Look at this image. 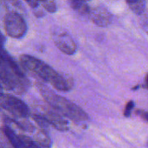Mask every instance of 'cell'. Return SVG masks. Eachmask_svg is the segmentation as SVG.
<instances>
[{"label": "cell", "mask_w": 148, "mask_h": 148, "mask_svg": "<svg viewBox=\"0 0 148 148\" xmlns=\"http://www.w3.org/2000/svg\"><path fill=\"white\" fill-rule=\"evenodd\" d=\"M21 66L38 76L44 81L50 83L53 88L61 92H68L72 88L73 82L71 78H67L64 75L57 72L50 65L36 58L33 56L24 54L19 57Z\"/></svg>", "instance_id": "obj_1"}, {"label": "cell", "mask_w": 148, "mask_h": 148, "mask_svg": "<svg viewBox=\"0 0 148 148\" xmlns=\"http://www.w3.org/2000/svg\"><path fill=\"white\" fill-rule=\"evenodd\" d=\"M0 85L6 90L24 93L29 85L25 73L15 60L0 45Z\"/></svg>", "instance_id": "obj_2"}, {"label": "cell", "mask_w": 148, "mask_h": 148, "mask_svg": "<svg viewBox=\"0 0 148 148\" xmlns=\"http://www.w3.org/2000/svg\"><path fill=\"white\" fill-rule=\"evenodd\" d=\"M37 86L45 101L60 115L76 122H82L89 119L87 113L75 103L56 94L43 84L38 83Z\"/></svg>", "instance_id": "obj_3"}, {"label": "cell", "mask_w": 148, "mask_h": 148, "mask_svg": "<svg viewBox=\"0 0 148 148\" xmlns=\"http://www.w3.org/2000/svg\"><path fill=\"white\" fill-rule=\"evenodd\" d=\"M0 108L8 112L14 119H27L30 115L27 105L23 100L10 94H3L0 97Z\"/></svg>", "instance_id": "obj_4"}, {"label": "cell", "mask_w": 148, "mask_h": 148, "mask_svg": "<svg viewBox=\"0 0 148 148\" xmlns=\"http://www.w3.org/2000/svg\"><path fill=\"white\" fill-rule=\"evenodd\" d=\"M4 27L8 36L13 38H23L28 30L24 18L16 12H8L4 19Z\"/></svg>", "instance_id": "obj_5"}, {"label": "cell", "mask_w": 148, "mask_h": 148, "mask_svg": "<svg viewBox=\"0 0 148 148\" xmlns=\"http://www.w3.org/2000/svg\"><path fill=\"white\" fill-rule=\"evenodd\" d=\"M40 112L42 113H40L39 115H41L47 121L49 125H52L57 130L61 131V132H65L69 129L68 121L64 119L62 117V115L58 113L53 109H51V108L49 109V108L43 106L40 109Z\"/></svg>", "instance_id": "obj_6"}, {"label": "cell", "mask_w": 148, "mask_h": 148, "mask_svg": "<svg viewBox=\"0 0 148 148\" xmlns=\"http://www.w3.org/2000/svg\"><path fill=\"white\" fill-rule=\"evenodd\" d=\"M55 45L64 54L72 55L77 51V45L67 32H58L53 36Z\"/></svg>", "instance_id": "obj_7"}, {"label": "cell", "mask_w": 148, "mask_h": 148, "mask_svg": "<svg viewBox=\"0 0 148 148\" xmlns=\"http://www.w3.org/2000/svg\"><path fill=\"white\" fill-rule=\"evenodd\" d=\"M87 15L93 24L100 27H106L112 21V13L104 6H97L92 9L90 8Z\"/></svg>", "instance_id": "obj_8"}, {"label": "cell", "mask_w": 148, "mask_h": 148, "mask_svg": "<svg viewBox=\"0 0 148 148\" xmlns=\"http://www.w3.org/2000/svg\"><path fill=\"white\" fill-rule=\"evenodd\" d=\"M34 142L40 147L51 148L52 145L51 138L47 130L40 128L34 135Z\"/></svg>", "instance_id": "obj_9"}, {"label": "cell", "mask_w": 148, "mask_h": 148, "mask_svg": "<svg viewBox=\"0 0 148 148\" xmlns=\"http://www.w3.org/2000/svg\"><path fill=\"white\" fill-rule=\"evenodd\" d=\"M3 132L12 148H24L20 136L16 134L13 129H12L8 125H5V127L3 128Z\"/></svg>", "instance_id": "obj_10"}, {"label": "cell", "mask_w": 148, "mask_h": 148, "mask_svg": "<svg viewBox=\"0 0 148 148\" xmlns=\"http://www.w3.org/2000/svg\"><path fill=\"white\" fill-rule=\"evenodd\" d=\"M129 8L137 15L144 13L145 9V0H125Z\"/></svg>", "instance_id": "obj_11"}, {"label": "cell", "mask_w": 148, "mask_h": 148, "mask_svg": "<svg viewBox=\"0 0 148 148\" xmlns=\"http://www.w3.org/2000/svg\"><path fill=\"white\" fill-rule=\"evenodd\" d=\"M68 2L73 10L77 11L80 14H88L90 11V7L85 0H68Z\"/></svg>", "instance_id": "obj_12"}, {"label": "cell", "mask_w": 148, "mask_h": 148, "mask_svg": "<svg viewBox=\"0 0 148 148\" xmlns=\"http://www.w3.org/2000/svg\"><path fill=\"white\" fill-rule=\"evenodd\" d=\"M20 136V138H21V141L23 143V145H24V148H41L40 146H38L32 138H31L30 137L26 136V135H24V134H21L19 135Z\"/></svg>", "instance_id": "obj_13"}, {"label": "cell", "mask_w": 148, "mask_h": 148, "mask_svg": "<svg viewBox=\"0 0 148 148\" xmlns=\"http://www.w3.org/2000/svg\"><path fill=\"white\" fill-rule=\"evenodd\" d=\"M32 118L35 120V122L39 125L40 128L45 129V130H48V127H49L50 125L47 123V121L41 115H39V114H34L32 116Z\"/></svg>", "instance_id": "obj_14"}, {"label": "cell", "mask_w": 148, "mask_h": 148, "mask_svg": "<svg viewBox=\"0 0 148 148\" xmlns=\"http://www.w3.org/2000/svg\"><path fill=\"white\" fill-rule=\"evenodd\" d=\"M42 5L45 11H47L48 12H51V13L55 12L57 10V5H56V3L54 0H45V2L42 3Z\"/></svg>", "instance_id": "obj_15"}, {"label": "cell", "mask_w": 148, "mask_h": 148, "mask_svg": "<svg viewBox=\"0 0 148 148\" xmlns=\"http://www.w3.org/2000/svg\"><path fill=\"white\" fill-rule=\"evenodd\" d=\"M139 21L143 30L148 34V11H145L144 13L140 15Z\"/></svg>", "instance_id": "obj_16"}, {"label": "cell", "mask_w": 148, "mask_h": 148, "mask_svg": "<svg viewBox=\"0 0 148 148\" xmlns=\"http://www.w3.org/2000/svg\"><path fill=\"white\" fill-rule=\"evenodd\" d=\"M133 106H134L133 101H129V102L127 103V105H126V106H125V112H124V115H125V117H129V116H130V114H131V110L133 108Z\"/></svg>", "instance_id": "obj_17"}, {"label": "cell", "mask_w": 148, "mask_h": 148, "mask_svg": "<svg viewBox=\"0 0 148 148\" xmlns=\"http://www.w3.org/2000/svg\"><path fill=\"white\" fill-rule=\"evenodd\" d=\"M25 1L32 8H37V7H38V2L37 1V0H25Z\"/></svg>", "instance_id": "obj_18"}, {"label": "cell", "mask_w": 148, "mask_h": 148, "mask_svg": "<svg viewBox=\"0 0 148 148\" xmlns=\"http://www.w3.org/2000/svg\"><path fill=\"white\" fill-rule=\"evenodd\" d=\"M5 42V36L1 32H0V45L3 46Z\"/></svg>", "instance_id": "obj_19"}, {"label": "cell", "mask_w": 148, "mask_h": 148, "mask_svg": "<svg viewBox=\"0 0 148 148\" xmlns=\"http://www.w3.org/2000/svg\"><path fill=\"white\" fill-rule=\"evenodd\" d=\"M141 116H142V118H143V119H145V120H147V121H148V112H142Z\"/></svg>", "instance_id": "obj_20"}, {"label": "cell", "mask_w": 148, "mask_h": 148, "mask_svg": "<svg viewBox=\"0 0 148 148\" xmlns=\"http://www.w3.org/2000/svg\"><path fill=\"white\" fill-rule=\"evenodd\" d=\"M2 89H3V87H2V86L0 85V97H1L4 93H3V92H2Z\"/></svg>", "instance_id": "obj_21"}, {"label": "cell", "mask_w": 148, "mask_h": 148, "mask_svg": "<svg viewBox=\"0 0 148 148\" xmlns=\"http://www.w3.org/2000/svg\"><path fill=\"white\" fill-rule=\"evenodd\" d=\"M145 80H146V86H147V88H148V75L146 76V78H145Z\"/></svg>", "instance_id": "obj_22"}, {"label": "cell", "mask_w": 148, "mask_h": 148, "mask_svg": "<svg viewBox=\"0 0 148 148\" xmlns=\"http://www.w3.org/2000/svg\"><path fill=\"white\" fill-rule=\"evenodd\" d=\"M37 1H38V2H41V3H43V2H45V0H37Z\"/></svg>", "instance_id": "obj_23"}, {"label": "cell", "mask_w": 148, "mask_h": 148, "mask_svg": "<svg viewBox=\"0 0 148 148\" xmlns=\"http://www.w3.org/2000/svg\"><path fill=\"white\" fill-rule=\"evenodd\" d=\"M85 1H86H86H89V0H85Z\"/></svg>", "instance_id": "obj_24"}, {"label": "cell", "mask_w": 148, "mask_h": 148, "mask_svg": "<svg viewBox=\"0 0 148 148\" xmlns=\"http://www.w3.org/2000/svg\"><path fill=\"white\" fill-rule=\"evenodd\" d=\"M1 148H2V147H1Z\"/></svg>", "instance_id": "obj_25"}]
</instances>
